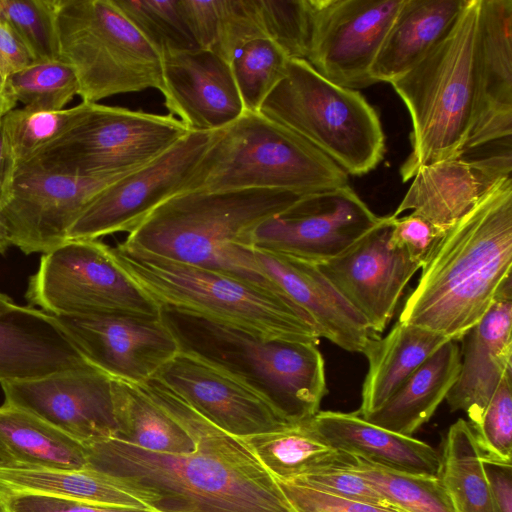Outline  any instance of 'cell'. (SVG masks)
<instances>
[{
	"label": "cell",
	"instance_id": "1",
	"mask_svg": "<svg viewBox=\"0 0 512 512\" xmlns=\"http://www.w3.org/2000/svg\"><path fill=\"white\" fill-rule=\"evenodd\" d=\"M83 445L86 469L153 512H296L245 443L221 430L182 454L148 451L116 437Z\"/></svg>",
	"mask_w": 512,
	"mask_h": 512
},
{
	"label": "cell",
	"instance_id": "2",
	"mask_svg": "<svg viewBox=\"0 0 512 512\" xmlns=\"http://www.w3.org/2000/svg\"><path fill=\"white\" fill-rule=\"evenodd\" d=\"M512 180L500 179L437 239L398 321L460 339L511 282Z\"/></svg>",
	"mask_w": 512,
	"mask_h": 512
},
{
	"label": "cell",
	"instance_id": "3",
	"mask_svg": "<svg viewBox=\"0 0 512 512\" xmlns=\"http://www.w3.org/2000/svg\"><path fill=\"white\" fill-rule=\"evenodd\" d=\"M302 196L262 188L183 192L154 209L122 243L283 293L258 266L253 234Z\"/></svg>",
	"mask_w": 512,
	"mask_h": 512
},
{
	"label": "cell",
	"instance_id": "4",
	"mask_svg": "<svg viewBox=\"0 0 512 512\" xmlns=\"http://www.w3.org/2000/svg\"><path fill=\"white\" fill-rule=\"evenodd\" d=\"M179 351L223 371L263 397L286 421L312 418L328 393L318 345L264 338L240 328L160 306Z\"/></svg>",
	"mask_w": 512,
	"mask_h": 512
},
{
	"label": "cell",
	"instance_id": "5",
	"mask_svg": "<svg viewBox=\"0 0 512 512\" xmlns=\"http://www.w3.org/2000/svg\"><path fill=\"white\" fill-rule=\"evenodd\" d=\"M480 0H466L447 33L414 67L390 84L412 122L403 182L417 170L466 152L474 109V65Z\"/></svg>",
	"mask_w": 512,
	"mask_h": 512
},
{
	"label": "cell",
	"instance_id": "6",
	"mask_svg": "<svg viewBox=\"0 0 512 512\" xmlns=\"http://www.w3.org/2000/svg\"><path fill=\"white\" fill-rule=\"evenodd\" d=\"M117 264L159 306H168L252 334L318 345L308 315L290 298L207 268L174 261L123 243L111 247Z\"/></svg>",
	"mask_w": 512,
	"mask_h": 512
},
{
	"label": "cell",
	"instance_id": "7",
	"mask_svg": "<svg viewBox=\"0 0 512 512\" xmlns=\"http://www.w3.org/2000/svg\"><path fill=\"white\" fill-rule=\"evenodd\" d=\"M347 184L348 174L300 135L260 112H244L216 131L184 192L262 188L307 195Z\"/></svg>",
	"mask_w": 512,
	"mask_h": 512
},
{
	"label": "cell",
	"instance_id": "8",
	"mask_svg": "<svg viewBox=\"0 0 512 512\" xmlns=\"http://www.w3.org/2000/svg\"><path fill=\"white\" fill-rule=\"evenodd\" d=\"M260 113L311 143L347 174L374 170L385 153L377 111L358 91L321 76L306 60L290 59Z\"/></svg>",
	"mask_w": 512,
	"mask_h": 512
},
{
	"label": "cell",
	"instance_id": "9",
	"mask_svg": "<svg viewBox=\"0 0 512 512\" xmlns=\"http://www.w3.org/2000/svg\"><path fill=\"white\" fill-rule=\"evenodd\" d=\"M60 59L74 71L82 102L161 90L159 52L113 0H55Z\"/></svg>",
	"mask_w": 512,
	"mask_h": 512
},
{
	"label": "cell",
	"instance_id": "10",
	"mask_svg": "<svg viewBox=\"0 0 512 512\" xmlns=\"http://www.w3.org/2000/svg\"><path fill=\"white\" fill-rule=\"evenodd\" d=\"M79 105L68 129L19 166L80 177L124 175L160 156L188 132L170 114Z\"/></svg>",
	"mask_w": 512,
	"mask_h": 512
},
{
	"label": "cell",
	"instance_id": "11",
	"mask_svg": "<svg viewBox=\"0 0 512 512\" xmlns=\"http://www.w3.org/2000/svg\"><path fill=\"white\" fill-rule=\"evenodd\" d=\"M25 296L29 306L52 316H160L158 303L98 239H70L44 253Z\"/></svg>",
	"mask_w": 512,
	"mask_h": 512
},
{
	"label": "cell",
	"instance_id": "12",
	"mask_svg": "<svg viewBox=\"0 0 512 512\" xmlns=\"http://www.w3.org/2000/svg\"><path fill=\"white\" fill-rule=\"evenodd\" d=\"M216 131H188L160 156L105 187L76 219L68 240L130 233L159 205L186 190Z\"/></svg>",
	"mask_w": 512,
	"mask_h": 512
},
{
	"label": "cell",
	"instance_id": "13",
	"mask_svg": "<svg viewBox=\"0 0 512 512\" xmlns=\"http://www.w3.org/2000/svg\"><path fill=\"white\" fill-rule=\"evenodd\" d=\"M380 217L349 184L307 194L257 227L253 247L320 264L354 245Z\"/></svg>",
	"mask_w": 512,
	"mask_h": 512
},
{
	"label": "cell",
	"instance_id": "14",
	"mask_svg": "<svg viewBox=\"0 0 512 512\" xmlns=\"http://www.w3.org/2000/svg\"><path fill=\"white\" fill-rule=\"evenodd\" d=\"M403 0H311L306 61L324 78L348 89L376 82L371 69Z\"/></svg>",
	"mask_w": 512,
	"mask_h": 512
},
{
	"label": "cell",
	"instance_id": "15",
	"mask_svg": "<svg viewBox=\"0 0 512 512\" xmlns=\"http://www.w3.org/2000/svg\"><path fill=\"white\" fill-rule=\"evenodd\" d=\"M124 175L80 177L17 167L2 204L12 246L25 254H44L68 241L69 230L85 207Z\"/></svg>",
	"mask_w": 512,
	"mask_h": 512
},
{
	"label": "cell",
	"instance_id": "16",
	"mask_svg": "<svg viewBox=\"0 0 512 512\" xmlns=\"http://www.w3.org/2000/svg\"><path fill=\"white\" fill-rule=\"evenodd\" d=\"M0 386L4 403L83 444L118 435L112 377L94 366Z\"/></svg>",
	"mask_w": 512,
	"mask_h": 512
},
{
	"label": "cell",
	"instance_id": "17",
	"mask_svg": "<svg viewBox=\"0 0 512 512\" xmlns=\"http://www.w3.org/2000/svg\"><path fill=\"white\" fill-rule=\"evenodd\" d=\"M392 215L377 224L341 255L317 264L340 294L380 334L392 319L400 297L422 264L392 248Z\"/></svg>",
	"mask_w": 512,
	"mask_h": 512
},
{
	"label": "cell",
	"instance_id": "18",
	"mask_svg": "<svg viewBox=\"0 0 512 512\" xmlns=\"http://www.w3.org/2000/svg\"><path fill=\"white\" fill-rule=\"evenodd\" d=\"M84 358L106 374L141 383L179 348L159 317L128 314L54 316Z\"/></svg>",
	"mask_w": 512,
	"mask_h": 512
},
{
	"label": "cell",
	"instance_id": "19",
	"mask_svg": "<svg viewBox=\"0 0 512 512\" xmlns=\"http://www.w3.org/2000/svg\"><path fill=\"white\" fill-rule=\"evenodd\" d=\"M154 376L234 437L269 433L292 424L251 388L187 353L179 351Z\"/></svg>",
	"mask_w": 512,
	"mask_h": 512
},
{
	"label": "cell",
	"instance_id": "20",
	"mask_svg": "<svg viewBox=\"0 0 512 512\" xmlns=\"http://www.w3.org/2000/svg\"><path fill=\"white\" fill-rule=\"evenodd\" d=\"M161 61L165 106L188 131H216L244 113L230 65L213 51L166 52Z\"/></svg>",
	"mask_w": 512,
	"mask_h": 512
},
{
	"label": "cell",
	"instance_id": "21",
	"mask_svg": "<svg viewBox=\"0 0 512 512\" xmlns=\"http://www.w3.org/2000/svg\"><path fill=\"white\" fill-rule=\"evenodd\" d=\"M512 133V0H480L468 150Z\"/></svg>",
	"mask_w": 512,
	"mask_h": 512
},
{
	"label": "cell",
	"instance_id": "22",
	"mask_svg": "<svg viewBox=\"0 0 512 512\" xmlns=\"http://www.w3.org/2000/svg\"><path fill=\"white\" fill-rule=\"evenodd\" d=\"M261 271L310 318L319 338L365 354L380 337L317 264L254 248Z\"/></svg>",
	"mask_w": 512,
	"mask_h": 512
},
{
	"label": "cell",
	"instance_id": "23",
	"mask_svg": "<svg viewBox=\"0 0 512 512\" xmlns=\"http://www.w3.org/2000/svg\"><path fill=\"white\" fill-rule=\"evenodd\" d=\"M511 149L474 160H443L420 167L391 214L407 210L447 230L502 178L511 176Z\"/></svg>",
	"mask_w": 512,
	"mask_h": 512
},
{
	"label": "cell",
	"instance_id": "24",
	"mask_svg": "<svg viewBox=\"0 0 512 512\" xmlns=\"http://www.w3.org/2000/svg\"><path fill=\"white\" fill-rule=\"evenodd\" d=\"M511 282L461 339V363L455 383L446 396L451 411H464L477 424L502 378L512 371Z\"/></svg>",
	"mask_w": 512,
	"mask_h": 512
},
{
	"label": "cell",
	"instance_id": "25",
	"mask_svg": "<svg viewBox=\"0 0 512 512\" xmlns=\"http://www.w3.org/2000/svg\"><path fill=\"white\" fill-rule=\"evenodd\" d=\"M91 365L57 319L32 306L0 301V383L43 378Z\"/></svg>",
	"mask_w": 512,
	"mask_h": 512
},
{
	"label": "cell",
	"instance_id": "26",
	"mask_svg": "<svg viewBox=\"0 0 512 512\" xmlns=\"http://www.w3.org/2000/svg\"><path fill=\"white\" fill-rule=\"evenodd\" d=\"M309 423L341 452L389 469L437 476L440 455L429 444L374 425L356 412L319 411Z\"/></svg>",
	"mask_w": 512,
	"mask_h": 512
},
{
	"label": "cell",
	"instance_id": "27",
	"mask_svg": "<svg viewBox=\"0 0 512 512\" xmlns=\"http://www.w3.org/2000/svg\"><path fill=\"white\" fill-rule=\"evenodd\" d=\"M466 0H403L371 69L376 83H391L451 28Z\"/></svg>",
	"mask_w": 512,
	"mask_h": 512
},
{
	"label": "cell",
	"instance_id": "28",
	"mask_svg": "<svg viewBox=\"0 0 512 512\" xmlns=\"http://www.w3.org/2000/svg\"><path fill=\"white\" fill-rule=\"evenodd\" d=\"M460 363L458 341H447L381 407L362 418L395 433L412 436L446 399L457 379Z\"/></svg>",
	"mask_w": 512,
	"mask_h": 512
},
{
	"label": "cell",
	"instance_id": "29",
	"mask_svg": "<svg viewBox=\"0 0 512 512\" xmlns=\"http://www.w3.org/2000/svg\"><path fill=\"white\" fill-rule=\"evenodd\" d=\"M449 340L452 339L434 331L397 321L387 335L378 337L364 354L368 359V371L356 413L364 417L381 407Z\"/></svg>",
	"mask_w": 512,
	"mask_h": 512
},
{
	"label": "cell",
	"instance_id": "30",
	"mask_svg": "<svg viewBox=\"0 0 512 512\" xmlns=\"http://www.w3.org/2000/svg\"><path fill=\"white\" fill-rule=\"evenodd\" d=\"M0 462L22 467L83 470L86 449L80 441L37 416L0 406Z\"/></svg>",
	"mask_w": 512,
	"mask_h": 512
},
{
	"label": "cell",
	"instance_id": "31",
	"mask_svg": "<svg viewBox=\"0 0 512 512\" xmlns=\"http://www.w3.org/2000/svg\"><path fill=\"white\" fill-rule=\"evenodd\" d=\"M36 494L80 502L148 510L107 477L89 469L14 466L0 462V494Z\"/></svg>",
	"mask_w": 512,
	"mask_h": 512
},
{
	"label": "cell",
	"instance_id": "32",
	"mask_svg": "<svg viewBox=\"0 0 512 512\" xmlns=\"http://www.w3.org/2000/svg\"><path fill=\"white\" fill-rule=\"evenodd\" d=\"M240 439L276 480L337 468L349 458L318 435L309 419Z\"/></svg>",
	"mask_w": 512,
	"mask_h": 512
},
{
	"label": "cell",
	"instance_id": "33",
	"mask_svg": "<svg viewBox=\"0 0 512 512\" xmlns=\"http://www.w3.org/2000/svg\"><path fill=\"white\" fill-rule=\"evenodd\" d=\"M112 389L116 438L160 453L182 454L196 449V440L138 384L112 377Z\"/></svg>",
	"mask_w": 512,
	"mask_h": 512
},
{
	"label": "cell",
	"instance_id": "34",
	"mask_svg": "<svg viewBox=\"0 0 512 512\" xmlns=\"http://www.w3.org/2000/svg\"><path fill=\"white\" fill-rule=\"evenodd\" d=\"M437 477L455 512H496L481 453L468 421L458 419L449 427Z\"/></svg>",
	"mask_w": 512,
	"mask_h": 512
},
{
	"label": "cell",
	"instance_id": "35",
	"mask_svg": "<svg viewBox=\"0 0 512 512\" xmlns=\"http://www.w3.org/2000/svg\"><path fill=\"white\" fill-rule=\"evenodd\" d=\"M337 468L362 477L400 511L455 512L437 476L389 469L350 454L348 460Z\"/></svg>",
	"mask_w": 512,
	"mask_h": 512
},
{
	"label": "cell",
	"instance_id": "36",
	"mask_svg": "<svg viewBox=\"0 0 512 512\" xmlns=\"http://www.w3.org/2000/svg\"><path fill=\"white\" fill-rule=\"evenodd\" d=\"M78 90L73 69L61 59L33 61L6 78L0 116L15 109L18 103L33 110H63L78 95Z\"/></svg>",
	"mask_w": 512,
	"mask_h": 512
},
{
	"label": "cell",
	"instance_id": "37",
	"mask_svg": "<svg viewBox=\"0 0 512 512\" xmlns=\"http://www.w3.org/2000/svg\"><path fill=\"white\" fill-rule=\"evenodd\" d=\"M289 56L274 41L255 39L242 46L229 63L244 112L258 113L286 74Z\"/></svg>",
	"mask_w": 512,
	"mask_h": 512
},
{
	"label": "cell",
	"instance_id": "38",
	"mask_svg": "<svg viewBox=\"0 0 512 512\" xmlns=\"http://www.w3.org/2000/svg\"><path fill=\"white\" fill-rule=\"evenodd\" d=\"M113 2L160 55L199 48L183 17L179 0Z\"/></svg>",
	"mask_w": 512,
	"mask_h": 512
},
{
	"label": "cell",
	"instance_id": "39",
	"mask_svg": "<svg viewBox=\"0 0 512 512\" xmlns=\"http://www.w3.org/2000/svg\"><path fill=\"white\" fill-rule=\"evenodd\" d=\"M80 105L46 111L15 108L1 116L6 140L17 166L65 132L76 119Z\"/></svg>",
	"mask_w": 512,
	"mask_h": 512
},
{
	"label": "cell",
	"instance_id": "40",
	"mask_svg": "<svg viewBox=\"0 0 512 512\" xmlns=\"http://www.w3.org/2000/svg\"><path fill=\"white\" fill-rule=\"evenodd\" d=\"M261 38L278 44L290 59L306 60L312 28L311 0H254Z\"/></svg>",
	"mask_w": 512,
	"mask_h": 512
},
{
	"label": "cell",
	"instance_id": "41",
	"mask_svg": "<svg viewBox=\"0 0 512 512\" xmlns=\"http://www.w3.org/2000/svg\"><path fill=\"white\" fill-rule=\"evenodd\" d=\"M0 20L13 30L32 61L60 59L55 0H0Z\"/></svg>",
	"mask_w": 512,
	"mask_h": 512
},
{
	"label": "cell",
	"instance_id": "42",
	"mask_svg": "<svg viewBox=\"0 0 512 512\" xmlns=\"http://www.w3.org/2000/svg\"><path fill=\"white\" fill-rule=\"evenodd\" d=\"M512 371L499 383L480 421L471 425L481 457L486 461L511 464L512 456Z\"/></svg>",
	"mask_w": 512,
	"mask_h": 512
},
{
	"label": "cell",
	"instance_id": "43",
	"mask_svg": "<svg viewBox=\"0 0 512 512\" xmlns=\"http://www.w3.org/2000/svg\"><path fill=\"white\" fill-rule=\"evenodd\" d=\"M286 481L336 497L396 509L362 477L347 470L325 469Z\"/></svg>",
	"mask_w": 512,
	"mask_h": 512
},
{
	"label": "cell",
	"instance_id": "44",
	"mask_svg": "<svg viewBox=\"0 0 512 512\" xmlns=\"http://www.w3.org/2000/svg\"><path fill=\"white\" fill-rule=\"evenodd\" d=\"M276 482L296 512H403L336 497L286 480Z\"/></svg>",
	"mask_w": 512,
	"mask_h": 512
},
{
	"label": "cell",
	"instance_id": "45",
	"mask_svg": "<svg viewBox=\"0 0 512 512\" xmlns=\"http://www.w3.org/2000/svg\"><path fill=\"white\" fill-rule=\"evenodd\" d=\"M443 232L425 218L410 213L403 217H393L389 244L392 248L404 250L412 259L423 264Z\"/></svg>",
	"mask_w": 512,
	"mask_h": 512
},
{
	"label": "cell",
	"instance_id": "46",
	"mask_svg": "<svg viewBox=\"0 0 512 512\" xmlns=\"http://www.w3.org/2000/svg\"><path fill=\"white\" fill-rule=\"evenodd\" d=\"M9 512H150V510L104 506L36 494H0Z\"/></svg>",
	"mask_w": 512,
	"mask_h": 512
},
{
	"label": "cell",
	"instance_id": "47",
	"mask_svg": "<svg viewBox=\"0 0 512 512\" xmlns=\"http://www.w3.org/2000/svg\"><path fill=\"white\" fill-rule=\"evenodd\" d=\"M179 5L197 46L212 50L219 25L220 0H179Z\"/></svg>",
	"mask_w": 512,
	"mask_h": 512
},
{
	"label": "cell",
	"instance_id": "48",
	"mask_svg": "<svg viewBox=\"0 0 512 512\" xmlns=\"http://www.w3.org/2000/svg\"><path fill=\"white\" fill-rule=\"evenodd\" d=\"M483 466L496 512H512V464L483 460Z\"/></svg>",
	"mask_w": 512,
	"mask_h": 512
},
{
	"label": "cell",
	"instance_id": "49",
	"mask_svg": "<svg viewBox=\"0 0 512 512\" xmlns=\"http://www.w3.org/2000/svg\"><path fill=\"white\" fill-rule=\"evenodd\" d=\"M32 62L13 30L0 20V69L5 79Z\"/></svg>",
	"mask_w": 512,
	"mask_h": 512
},
{
	"label": "cell",
	"instance_id": "50",
	"mask_svg": "<svg viewBox=\"0 0 512 512\" xmlns=\"http://www.w3.org/2000/svg\"><path fill=\"white\" fill-rule=\"evenodd\" d=\"M17 170V163L8 145L0 116V202L6 199Z\"/></svg>",
	"mask_w": 512,
	"mask_h": 512
},
{
	"label": "cell",
	"instance_id": "51",
	"mask_svg": "<svg viewBox=\"0 0 512 512\" xmlns=\"http://www.w3.org/2000/svg\"><path fill=\"white\" fill-rule=\"evenodd\" d=\"M12 246L10 234L2 215V203L0 202V254Z\"/></svg>",
	"mask_w": 512,
	"mask_h": 512
},
{
	"label": "cell",
	"instance_id": "52",
	"mask_svg": "<svg viewBox=\"0 0 512 512\" xmlns=\"http://www.w3.org/2000/svg\"><path fill=\"white\" fill-rule=\"evenodd\" d=\"M5 81H6V79H5V77L2 74L1 69H0V98L2 97L3 92H4Z\"/></svg>",
	"mask_w": 512,
	"mask_h": 512
},
{
	"label": "cell",
	"instance_id": "53",
	"mask_svg": "<svg viewBox=\"0 0 512 512\" xmlns=\"http://www.w3.org/2000/svg\"><path fill=\"white\" fill-rule=\"evenodd\" d=\"M0 512H9L0 496Z\"/></svg>",
	"mask_w": 512,
	"mask_h": 512
},
{
	"label": "cell",
	"instance_id": "54",
	"mask_svg": "<svg viewBox=\"0 0 512 512\" xmlns=\"http://www.w3.org/2000/svg\"><path fill=\"white\" fill-rule=\"evenodd\" d=\"M8 300H11V299L8 296H6L0 292V301H8Z\"/></svg>",
	"mask_w": 512,
	"mask_h": 512
},
{
	"label": "cell",
	"instance_id": "55",
	"mask_svg": "<svg viewBox=\"0 0 512 512\" xmlns=\"http://www.w3.org/2000/svg\"><path fill=\"white\" fill-rule=\"evenodd\" d=\"M150 512H153V511H150Z\"/></svg>",
	"mask_w": 512,
	"mask_h": 512
}]
</instances>
